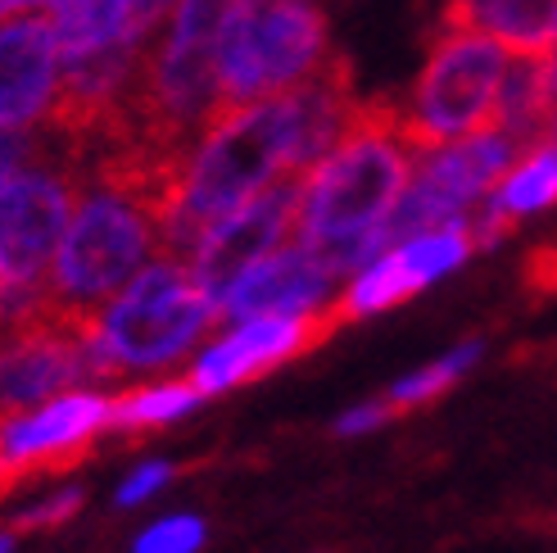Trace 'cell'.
Here are the masks:
<instances>
[{"mask_svg":"<svg viewBox=\"0 0 557 553\" xmlns=\"http://www.w3.org/2000/svg\"><path fill=\"white\" fill-rule=\"evenodd\" d=\"M205 400V391L186 381H163V385H146V391H132L123 400L109 404V427L119 431H146V427H163V422H177L182 413H190L195 404Z\"/></svg>","mask_w":557,"mask_h":553,"instance_id":"16","label":"cell"},{"mask_svg":"<svg viewBox=\"0 0 557 553\" xmlns=\"http://www.w3.org/2000/svg\"><path fill=\"white\" fill-rule=\"evenodd\" d=\"M0 553H10V536H0Z\"/></svg>","mask_w":557,"mask_h":553,"instance_id":"24","label":"cell"},{"mask_svg":"<svg viewBox=\"0 0 557 553\" xmlns=\"http://www.w3.org/2000/svg\"><path fill=\"white\" fill-rule=\"evenodd\" d=\"M444 19L481 27L508 54L544 60L557 46V0H449Z\"/></svg>","mask_w":557,"mask_h":553,"instance_id":"13","label":"cell"},{"mask_svg":"<svg viewBox=\"0 0 557 553\" xmlns=\"http://www.w3.org/2000/svg\"><path fill=\"white\" fill-rule=\"evenodd\" d=\"M132 0H54L50 5V27L60 41V64L87 60V54L114 50V46H136L127 37Z\"/></svg>","mask_w":557,"mask_h":553,"instance_id":"14","label":"cell"},{"mask_svg":"<svg viewBox=\"0 0 557 553\" xmlns=\"http://www.w3.org/2000/svg\"><path fill=\"white\" fill-rule=\"evenodd\" d=\"M354 114L358 96L345 54H331L313 77H304L282 96L222 109L195 136L182 163L177 196L159 223V255L190 259V250L222 213H232L276 177L309 173L349 132Z\"/></svg>","mask_w":557,"mask_h":553,"instance_id":"1","label":"cell"},{"mask_svg":"<svg viewBox=\"0 0 557 553\" xmlns=\"http://www.w3.org/2000/svg\"><path fill=\"white\" fill-rule=\"evenodd\" d=\"M109 404L100 391H64L37 408L0 418V494L33 477H60L87 458L100 427H109Z\"/></svg>","mask_w":557,"mask_h":553,"instance_id":"8","label":"cell"},{"mask_svg":"<svg viewBox=\"0 0 557 553\" xmlns=\"http://www.w3.org/2000/svg\"><path fill=\"white\" fill-rule=\"evenodd\" d=\"M345 327L336 318V309H313V314H255L245 318L232 336H222L213 349H205L195 358L190 381L200 385L205 395H218L227 385H240L249 377L268 372L272 364H286V358L322 345L331 331Z\"/></svg>","mask_w":557,"mask_h":553,"instance_id":"10","label":"cell"},{"mask_svg":"<svg viewBox=\"0 0 557 553\" xmlns=\"http://www.w3.org/2000/svg\"><path fill=\"white\" fill-rule=\"evenodd\" d=\"M77 200V169L37 136V155L0 177V282H46Z\"/></svg>","mask_w":557,"mask_h":553,"instance_id":"7","label":"cell"},{"mask_svg":"<svg viewBox=\"0 0 557 553\" xmlns=\"http://www.w3.org/2000/svg\"><path fill=\"white\" fill-rule=\"evenodd\" d=\"M508 60L512 54L494 37H485L481 27L440 19L426 64L417 73L408 100L399 105L408 142L417 150H431V146L494 127L498 87H504Z\"/></svg>","mask_w":557,"mask_h":553,"instance_id":"5","label":"cell"},{"mask_svg":"<svg viewBox=\"0 0 557 553\" xmlns=\"http://www.w3.org/2000/svg\"><path fill=\"white\" fill-rule=\"evenodd\" d=\"M417 295V282L408 276V268L399 263L395 250H381L372 263H363L354 272V282L331 299V309H336L341 322H354V318H368V314H381L389 304H399Z\"/></svg>","mask_w":557,"mask_h":553,"instance_id":"15","label":"cell"},{"mask_svg":"<svg viewBox=\"0 0 557 553\" xmlns=\"http://www.w3.org/2000/svg\"><path fill=\"white\" fill-rule=\"evenodd\" d=\"M54 91H60V41L50 14L5 19L0 23V127H41Z\"/></svg>","mask_w":557,"mask_h":553,"instance_id":"12","label":"cell"},{"mask_svg":"<svg viewBox=\"0 0 557 553\" xmlns=\"http://www.w3.org/2000/svg\"><path fill=\"white\" fill-rule=\"evenodd\" d=\"M417 146L408 142L395 100H358L349 132L331 146L299 191L295 241L318 250L331 272H358L385 245V218L412 177Z\"/></svg>","mask_w":557,"mask_h":553,"instance_id":"2","label":"cell"},{"mask_svg":"<svg viewBox=\"0 0 557 553\" xmlns=\"http://www.w3.org/2000/svg\"><path fill=\"white\" fill-rule=\"evenodd\" d=\"M553 150H557V136H553Z\"/></svg>","mask_w":557,"mask_h":553,"instance_id":"25","label":"cell"},{"mask_svg":"<svg viewBox=\"0 0 557 553\" xmlns=\"http://www.w3.org/2000/svg\"><path fill=\"white\" fill-rule=\"evenodd\" d=\"M173 477V467L169 463H146V467H136V472L127 477V486L119 490V504L123 508H132V504H141V500H150V494Z\"/></svg>","mask_w":557,"mask_h":553,"instance_id":"20","label":"cell"},{"mask_svg":"<svg viewBox=\"0 0 557 553\" xmlns=\"http://www.w3.org/2000/svg\"><path fill=\"white\" fill-rule=\"evenodd\" d=\"M299 191H304L299 173L276 177L272 186H263L249 200H240L232 213H222L218 223L200 236V245L190 250L186 263H190L195 282L205 286V295L213 304H222V295L232 291V282L245 268H255L272 250H282L286 241H295Z\"/></svg>","mask_w":557,"mask_h":553,"instance_id":"9","label":"cell"},{"mask_svg":"<svg viewBox=\"0 0 557 553\" xmlns=\"http://www.w3.org/2000/svg\"><path fill=\"white\" fill-rule=\"evenodd\" d=\"M336 46L322 0H232L218 37L222 109L282 96L313 77Z\"/></svg>","mask_w":557,"mask_h":553,"instance_id":"4","label":"cell"},{"mask_svg":"<svg viewBox=\"0 0 557 553\" xmlns=\"http://www.w3.org/2000/svg\"><path fill=\"white\" fill-rule=\"evenodd\" d=\"M82 508V490H60L54 500L37 504V508H27L18 521H14V531H37V527H60L64 517H73Z\"/></svg>","mask_w":557,"mask_h":553,"instance_id":"19","label":"cell"},{"mask_svg":"<svg viewBox=\"0 0 557 553\" xmlns=\"http://www.w3.org/2000/svg\"><path fill=\"white\" fill-rule=\"evenodd\" d=\"M531 282L540 291H557V245H544V250L531 259Z\"/></svg>","mask_w":557,"mask_h":553,"instance_id":"22","label":"cell"},{"mask_svg":"<svg viewBox=\"0 0 557 553\" xmlns=\"http://www.w3.org/2000/svg\"><path fill=\"white\" fill-rule=\"evenodd\" d=\"M119 381L100 349V327H87L54 304L0 331V418L37 408L77 385Z\"/></svg>","mask_w":557,"mask_h":553,"instance_id":"6","label":"cell"},{"mask_svg":"<svg viewBox=\"0 0 557 553\" xmlns=\"http://www.w3.org/2000/svg\"><path fill=\"white\" fill-rule=\"evenodd\" d=\"M481 358V341H467V345H458L454 354H444V358H435L431 368H422V372H412V377H404V381H395L389 385V408H417V404H431L435 395H444L449 385L476 364Z\"/></svg>","mask_w":557,"mask_h":553,"instance_id":"17","label":"cell"},{"mask_svg":"<svg viewBox=\"0 0 557 553\" xmlns=\"http://www.w3.org/2000/svg\"><path fill=\"white\" fill-rule=\"evenodd\" d=\"M213 322H222V309L195 282L190 263L154 255L104 304L100 349L114 364L119 381L136 372H163L200 345Z\"/></svg>","mask_w":557,"mask_h":553,"instance_id":"3","label":"cell"},{"mask_svg":"<svg viewBox=\"0 0 557 553\" xmlns=\"http://www.w3.org/2000/svg\"><path fill=\"white\" fill-rule=\"evenodd\" d=\"M341 272L309 250L304 241H286L282 250H272L255 268H245L232 291L222 295V322H245L255 314H313L336 299Z\"/></svg>","mask_w":557,"mask_h":553,"instance_id":"11","label":"cell"},{"mask_svg":"<svg viewBox=\"0 0 557 553\" xmlns=\"http://www.w3.org/2000/svg\"><path fill=\"white\" fill-rule=\"evenodd\" d=\"M389 413H395V408H389V400H381V404H358V408H349L345 413V418H341V435H363V431H376L385 418H389Z\"/></svg>","mask_w":557,"mask_h":553,"instance_id":"21","label":"cell"},{"mask_svg":"<svg viewBox=\"0 0 557 553\" xmlns=\"http://www.w3.org/2000/svg\"><path fill=\"white\" fill-rule=\"evenodd\" d=\"M200 544H205L200 517H163L136 540V553H195Z\"/></svg>","mask_w":557,"mask_h":553,"instance_id":"18","label":"cell"},{"mask_svg":"<svg viewBox=\"0 0 557 553\" xmlns=\"http://www.w3.org/2000/svg\"><path fill=\"white\" fill-rule=\"evenodd\" d=\"M54 0H0V23L5 19H23V14H50Z\"/></svg>","mask_w":557,"mask_h":553,"instance_id":"23","label":"cell"}]
</instances>
